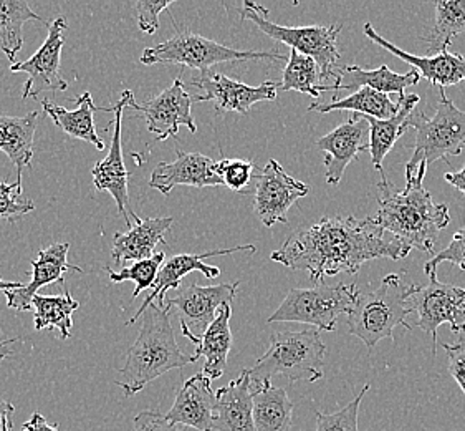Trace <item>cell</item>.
I'll return each instance as SVG.
<instances>
[{"instance_id":"7402d4cb","label":"cell","mask_w":465,"mask_h":431,"mask_svg":"<svg viewBox=\"0 0 465 431\" xmlns=\"http://www.w3.org/2000/svg\"><path fill=\"white\" fill-rule=\"evenodd\" d=\"M213 380L201 372L191 376L177 392L174 405L166 413L173 425H184L199 431H213L214 418L215 392Z\"/></svg>"},{"instance_id":"f35d334b","label":"cell","mask_w":465,"mask_h":431,"mask_svg":"<svg viewBox=\"0 0 465 431\" xmlns=\"http://www.w3.org/2000/svg\"><path fill=\"white\" fill-rule=\"evenodd\" d=\"M34 209V201L24 196L22 181H15L14 185L0 181V221L14 223L22 216L32 213Z\"/></svg>"},{"instance_id":"ab89813d","label":"cell","mask_w":465,"mask_h":431,"mask_svg":"<svg viewBox=\"0 0 465 431\" xmlns=\"http://www.w3.org/2000/svg\"><path fill=\"white\" fill-rule=\"evenodd\" d=\"M450 263L465 271V227L459 229L450 244L447 246L442 253L436 254L424 264L426 276L438 274V267L440 264Z\"/></svg>"},{"instance_id":"3957f363","label":"cell","mask_w":465,"mask_h":431,"mask_svg":"<svg viewBox=\"0 0 465 431\" xmlns=\"http://www.w3.org/2000/svg\"><path fill=\"white\" fill-rule=\"evenodd\" d=\"M171 310L151 304L144 310L140 336L126 356L120 385L124 396L140 394L146 385L164 376L173 368H184L194 364V356H186L177 346L176 336L169 319Z\"/></svg>"},{"instance_id":"bcb514c9","label":"cell","mask_w":465,"mask_h":431,"mask_svg":"<svg viewBox=\"0 0 465 431\" xmlns=\"http://www.w3.org/2000/svg\"><path fill=\"white\" fill-rule=\"evenodd\" d=\"M444 179H446L450 186H454L457 191H460L462 195H465V165L462 168L454 171V173H447Z\"/></svg>"},{"instance_id":"30bf717a","label":"cell","mask_w":465,"mask_h":431,"mask_svg":"<svg viewBox=\"0 0 465 431\" xmlns=\"http://www.w3.org/2000/svg\"><path fill=\"white\" fill-rule=\"evenodd\" d=\"M414 314H418V327L432 337V356L438 352V328L450 326V332H465V287L438 281V274L429 276L426 287L418 286L410 297Z\"/></svg>"},{"instance_id":"e575fe53","label":"cell","mask_w":465,"mask_h":431,"mask_svg":"<svg viewBox=\"0 0 465 431\" xmlns=\"http://www.w3.org/2000/svg\"><path fill=\"white\" fill-rule=\"evenodd\" d=\"M322 72L313 58L298 54L297 50L290 52L289 62L283 70L280 82V90L283 92H300L318 98L323 92H330V85H320Z\"/></svg>"},{"instance_id":"ffe728a7","label":"cell","mask_w":465,"mask_h":431,"mask_svg":"<svg viewBox=\"0 0 465 431\" xmlns=\"http://www.w3.org/2000/svg\"><path fill=\"white\" fill-rule=\"evenodd\" d=\"M68 251L70 244L54 243L38 253L37 261H32V279L27 286L15 291H5L4 296L7 299L9 309L27 312L32 310V300L37 296V292L48 284L60 282L64 284V276L68 271L80 272L78 266L68 263Z\"/></svg>"},{"instance_id":"7c38bea8","label":"cell","mask_w":465,"mask_h":431,"mask_svg":"<svg viewBox=\"0 0 465 431\" xmlns=\"http://www.w3.org/2000/svg\"><path fill=\"white\" fill-rule=\"evenodd\" d=\"M66 27L68 22L64 17L48 22V35L44 45L25 62H15L10 66L14 74H27L28 80L22 88L24 100H37L44 92H65L68 88V82L60 68Z\"/></svg>"},{"instance_id":"f6af8a7d","label":"cell","mask_w":465,"mask_h":431,"mask_svg":"<svg viewBox=\"0 0 465 431\" xmlns=\"http://www.w3.org/2000/svg\"><path fill=\"white\" fill-rule=\"evenodd\" d=\"M14 412L15 406L0 396V431H5V426L14 420Z\"/></svg>"},{"instance_id":"5b68a950","label":"cell","mask_w":465,"mask_h":431,"mask_svg":"<svg viewBox=\"0 0 465 431\" xmlns=\"http://www.w3.org/2000/svg\"><path fill=\"white\" fill-rule=\"evenodd\" d=\"M325 354L318 328L272 334L269 350L249 368L251 385L267 384L277 376H287L292 384H315L325 376Z\"/></svg>"},{"instance_id":"603a6c76","label":"cell","mask_w":465,"mask_h":431,"mask_svg":"<svg viewBox=\"0 0 465 431\" xmlns=\"http://www.w3.org/2000/svg\"><path fill=\"white\" fill-rule=\"evenodd\" d=\"M215 431H257L253 423V402H252L251 376L243 370L239 378L232 380L215 392Z\"/></svg>"},{"instance_id":"e0dca14e","label":"cell","mask_w":465,"mask_h":431,"mask_svg":"<svg viewBox=\"0 0 465 431\" xmlns=\"http://www.w3.org/2000/svg\"><path fill=\"white\" fill-rule=\"evenodd\" d=\"M232 253H257V247L253 244H247V246H237V247H231V249H215V251H207V253L201 254H176V256L169 257L159 271L158 279H156V284L153 287V292L144 299L138 312L128 320V326L140 319L141 316L144 314V310L148 309L151 304H154V300L158 302L161 309H164L166 307V294L169 291H179L181 281L186 277L187 274L197 271L204 274L205 279L219 277L221 269L215 267V266H207V264H204V259Z\"/></svg>"},{"instance_id":"ba28073f","label":"cell","mask_w":465,"mask_h":431,"mask_svg":"<svg viewBox=\"0 0 465 431\" xmlns=\"http://www.w3.org/2000/svg\"><path fill=\"white\" fill-rule=\"evenodd\" d=\"M269 10L253 2H243L242 20H251L259 30L270 38L279 40L297 50L302 55L310 56L317 62L322 72V80L335 78L340 80V50L338 37L341 25H307V27H285L270 22L267 17Z\"/></svg>"},{"instance_id":"836d02e7","label":"cell","mask_w":465,"mask_h":431,"mask_svg":"<svg viewBox=\"0 0 465 431\" xmlns=\"http://www.w3.org/2000/svg\"><path fill=\"white\" fill-rule=\"evenodd\" d=\"M464 32L465 0L436 2V24L426 37L429 56H436L449 50L454 37Z\"/></svg>"},{"instance_id":"c3c4849f","label":"cell","mask_w":465,"mask_h":431,"mask_svg":"<svg viewBox=\"0 0 465 431\" xmlns=\"http://www.w3.org/2000/svg\"><path fill=\"white\" fill-rule=\"evenodd\" d=\"M24 287V284H20V282H7L2 281V277H0V291H15V289H22Z\"/></svg>"},{"instance_id":"f546056e","label":"cell","mask_w":465,"mask_h":431,"mask_svg":"<svg viewBox=\"0 0 465 431\" xmlns=\"http://www.w3.org/2000/svg\"><path fill=\"white\" fill-rule=\"evenodd\" d=\"M74 102H76V108L74 112L65 110L64 106L52 104L50 100H44L42 108L54 120L56 126L62 132H65L68 136L86 141V143L94 145L96 150H104V141L98 136L96 126H94V104L92 95L84 92Z\"/></svg>"},{"instance_id":"9a60e30c","label":"cell","mask_w":465,"mask_h":431,"mask_svg":"<svg viewBox=\"0 0 465 431\" xmlns=\"http://www.w3.org/2000/svg\"><path fill=\"white\" fill-rule=\"evenodd\" d=\"M191 85L201 90V94L194 96V102H214L217 113L233 112L241 115H247L253 105L273 102L280 90V84L275 82L251 86L211 70L196 76Z\"/></svg>"},{"instance_id":"8992f818","label":"cell","mask_w":465,"mask_h":431,"mask_svg":"<svg viewBox=\"0 0 465 431\" xmlns=\"http://www.w3.org/2000/svg\"><path fill=\"white\" fill-rule=\"evenodd\" d=\"M408 128L416 132V143L410 161L406 165V175L420 166H430L438 160H449L459 156L465 148V112L446 95L439 90L438 110L428 118L426 113H411Z\"/></svg>"},{"instance_id":"4dcf8cb0","label":"cell","mask_w":465,"mask_h":431,"mask_svg":"<svg viewBox=\"0 0 465 431\" xmlns=\"http://www.w3.org/2000/svg\"><path fill=\"white\" fill-rule=\"evenodd\" d=\"M401 108V100L392 102L390 95L376 92L370 86H363L360 90H356L354 94L335 100L331 104L320 105L313 104L308 106L310 112L330 113V112H353L376 118V120H391L392 116H396Z\"/></svg>"},{"instance_id":"ee69618b","label":"cell","mask_w":465,"mask_h":431,"mask_svg":"<svg viewBox=\"0 0 465 431\" xmlns=\"http://www.w3.org/2000/svg\"><path fill=\"white\" fill-rule=\"evenodd\" d=\"M20 431H58V428H56L55 423L54 425L48 423L44 415L35 412L30 416V420L22 425Z\"/></svg>"},{"instance_id":"681fc988","label":"cell","mask_w":465,"mask_h":431,"mask_svg":"<svg viewBox=\"0 0 465 431\" xmlns=\"http://www.w3.org/2000/svg\"><path fill=\"white\" fill-rule=\"evenodd\" d=\"M12 426H14V420H12V422H9V425L5 426V431H12Z\"/></svg>"},{"instance_id":"b9f144b4","label":"cell","mask_w":465,"mask_h":431,"mask_svg":"<svg viewBox=\"0 0 465 431\" xmlns=\"http://www.w3.org/2000/svg\"><path fill=\"white\" fill-rule=\"evenodd\" d=\"M449 358V374L456 380L465 395V342L459 344H444Z\"/></svg>"},{"instance_id":"277c9868","label":"cell","mask_w":465,"mask_h":431,"mask_svg":"<svg viewBox=\"0 0 465 431\" xmlns=\"http://www.w3.org/2000/svg\"><path fill=\"white\" fill-rule=\"evenodd\" d=\"M416 287V284H404L400 274H390L376 291L358 292L348 316L350 334L372 348L382 338L392 340V330L400 326L411 330L406 319L414 314L410 297Z\"/></svg>"},{"instance_id":"d6a6232c","label":"cell","mask_w":465,"mask_h":431,"mask_svg":"<svg viewBox=\"0 0 465 431\" xmlns=\"http://www.w3.org/2000/svg\"><path fill=\"white\" fill-rule=\"evenodd\" d=\"M44 19L30 9L24 0H0V48L5 56L15 64V56L24 45V24Z\"/></svg>"},{"instance_id":"7a4b0ae2","label":"cell","mask_w":465,"mask_h":431,"mask_svg":"<svg viewBox=\"0 0 465 431\" xmlns=\"http://www.w3.org/2000/svg\"><path fill=\"white\" fill-rule=\"evenodd\" d=\"M378 189L376 223L411 249L434 253L439 233L450 223L449 207L434 203L424 181H406V188L398 189L388 179H381Z\"/></svg>"},{"instance_id":"9c48e42d","label":"cell","mask_w":465,"mask_h":431,"mask_svg":"<svg viewBox=\"0 0 465 431\" xmlns=\"http://www.w3.org/2000/svg\"><path fill=\"white\" fill-rule=\"evenodd\" d=\"M354 284H318L312 289H292L287 297L269 317L273 322H300L318 330L333 332L338 317L353 309L358 296Z\"/></svg>"},{"instance_id":"cb8c5ba5","label":"cell","mask_w":465,"mask_h":431,"mask_svg":"<svg viewBox=\"0 0 465 431\" xmlns=\"http://www.w3.org/2000/svg\"><path fill=\"white\" fill-rule=\"evenodd\" d=\"M174 225L173 217H148L133 226L128 233H116L112 256L114 263H140L154 256L159 243H166L164 236Z\"/></svg>"},{"instance_id":"1f68e13d","label":"cell","mask_w":465,"mask_h":431,"mask_svg":"<svg viewBox=\"0 0 465 431\" xmlns=\"http://www.w3.org/2000/svg\"><path fill=\"white\" fill-rule=\"evenodd\" d=\"M80 307V302L72 297L68 289L60 296H40L37 294L32 300L34 310V326L35 330L56 328L60 338L66 340L72 336L74 327V312Z\"/></svg>"},{"instance_id":"8d00e7d4","label":"cell","mask_w":465,"mask_h":431,"mask_svg":"<svg viewBox=\"0 0 465 431\" xmlns=\"http://www.w3.org/2000/svg\"><path fill=\"white\" fill-rule=\"evenodd\" d=\"M217 175L223 179L225 188L232 189L237 193H255L252 189V183H257V166L251 160H239V158H223L217 161Z\"/></svg>"},{"instance_id":"74e56055","label":"cell","mask_w":465,"mask_h":431,"mask_svg":"<svg viewBox=\"0 0 465 431\" xmlns=\"http://www.w3.org/2000/svg\"><path fill=\"white\" fill-rule=\"evenodd\" d=\"M368 392H370V385H364L363 390L353 402H350L341 410L335 413L317 412V430L315 431H360L358 430V413H360V405L363 402L364 395Z\"/></svg>"},{"instance_id":"60d3db41","label":"cell","mask_w":465,"mask_h":431,"mask_svg":"<svg viewBox=\"0 0 465 431\" xmlns=\"http://www.w3.org/2000/svg\"><path fill=\"white\" fill-rule=\"evenodd\" d=\"M171 0H141L134 4V9H136V19H138V25L141 30L148 35L156 34L159 28V14L163 10L169 9L171 7Z\"/></svg>"},{"instance_id":"4fadbf2b","label":"cell","mask_w":465,"mask_h":431,"mask_svg":"<svg viewBox=\"0 0 465 431\" xmlns=\"http://www.w3.org/2000/svg\"><path fill=\"white\" fill-rule=\"evenodd\" d=\"M131 96L133 92L124 90L122 95V100L114 105L113 108H100L102 112L114 113V122H113V136L110 151L106 155V158L98 161L92 169L94 175V189L100 191H108L112 195L116 207H118V215L122 216L124 225L131 226L130 217L134 219V223H141V217L134 215L133 206L130 205V193H128V179L130 173L124 166L123 161L122 148V126H123V112L126 106H130Z\"/></svg>"},{"instance_id":"d4e9b609","label":"cell","mask_w":465,"mask_h":431,"mask_svg":"<svg viewBox=\"0 0 465 431\" xmlns=\"http://www.w3.org/2000/svg\"><path fill=\"white\" fill-rule=\"evenodd\" d=\"M420 82L418 70H410L408 74H396L390 70V66H378L376 70H364L360 65L341 66L338 84L330 85V92L340 90H354L370 86L381 94L404 95V90L412 85Z\"/></svg>"},{"instance_id":"2e32d148","label":"cell","mask_w":465,"mask_h":431,"mask_svg":"<svg viewBox=\"0 0 465 431\" xmlns=\"http://www.w3.org/2000/svg\"><path fill=\"white\" fill-rule=\"evenodd\" d=\"M130 108L140 112L146 118L149 133H153L159 141L177 136L181 126H186L191 133L197 132V125L191 112L193 98L187 94L181 76H177L174 84L164 92L144 104H138L133 95Z\"/></svg>"},{"instance_id":"7dc6e473","label":"cell","mask_w":465,"mask_h":431,"mask_svg":"<svg viewBox=\"0 0 465 431\" xmlns=\"http://www.w3.org/2000/svg\"><path fill=\"white\" fill-rule=\"evenodd\" d=\"M17 340H19V338H9V340L0 342V362H2L5 356H12V348H10V346L15 344Z\"/></svg>"},{"instance_id":"44dd1931","label":"cell","mask_w":465,"mask_h":431,"mask_svg":"<svg viewBox=\"0 0 465 431\" xmlns=\"http://www.w3.org/2000/svg\"><path fill=\"white\" fill-rule=\"evenodd\" d=\"M364 34L366 37L372 40L376 45L388 50L390 54L401 58L402 62L410 64L414 70H418L419 75L429 84L440 88H446L450 85L465 82V55L452 54V52H442L436 56H418L408 54L400 47H396L390 40L381 37L371 24H364Z\"/></svg>"},{"instance_id":"8fae6325","label":"cell","mask_w":465,"mask_h":431,"mask_svg":"<svg viewBox=\"0 0 465 431\" xmlns=\"http://www.w3.org/2000/svg\"><path fill=\"white\" fill-rule=\"evenodd\" d=\"M239 286V281L205 287L191 284L184 289H179L176 297L166 299V309L176 310L183 336L197 346L205 330L214 322L219 309L223 306H232Z\"/></svg>"},{"instance_id":"f1b7e54d","label":"cell","mask_w":465,"mask_h":431,"mask_svg":"<svg viewBox=\"0 0 465 431\" xmlns=\"http://www.w3.org/2000/svg\"><path fill=\"white\" fill-rule=\"evenodd\" d=\"M37 125L38 112L25 116L0 115V151L17 166V181H22V171L32 163Z\"/></svg>"},{"instance_id":"6da1fadb","label":"cell","mask_w":465,"mask_h":431,"mask_svg":"<svg viewBox=\"0 0 465 431\" xmlns=\"http://www.w3.org/2000/svg\"><path fill=\"white\" fill-rule=\"evenodd\" d=\"M410 246L390 235L374 217L323 216L318 223L290 236L277 251L273 263L293 271H307L315 286L341 272L356 274L374 259L401 261L410 256Z\"/></svg>"},{"instance_id":"d6986e66","label":"cell","mask_w":465,"mask_h":431,"mask_svg":"<svg viewBox=\"0 0 465 431\" xmlns=\"http://www.w3.org/2000/svg\"><path fill=\"white\" fill-rule=\"evenodd\" d=\"M177 158L173 163L161 161L151 173L149 188L158 189L161 195L168 196L176 186H223V179L217 175V161L201 155L176 150Z\"/></svg>"},{"instance_id":"484cf974","label":"cell","mask_w":465,"mask_h":431,"mask_svg":"<svg viewBox=\"0 0 465 431\" xmlns=\"http://www.w3.org/2000/svg\"><path fill=\"white\" fill-rule=\"evenodd\" d=\"M232 306H223L217 312L214 322L205 330L201 342L196 346L194 360L204 358L203 374L211 380H217L223 376L227 368V358L232 347V332H231Z\"/></svg>"},{"instance_id":"4316f807","label":"cell","mask_w":465,"mask_h":431,"mask_svg":"<svg viewBox=\"0 0 465 431\" xmlns=\"http://www.w3.org/2000/svg\"><path fill=\"white\" fill-rule=\"evenodd\" d=\"M401 108L396 116H392L391 120H376L366 116V120L370 123V153H371L372 166L384 176V169H382V161L388 156V153L394 148L396 141L406 133L408 128V118L411 113L416 110L418 106L419 95L404 94L401 95Z\"/></svg>"},{"instance_id":"5bb4252c","label":"cell","mask_w":465,"mask_h":431,"mask_svg":"<svg viewBox=\"0 0 465 431\" xmlns=\"http://www.w3.org/2000/svg\"><path fill=\"white\" fill-rule=\"evenodd\" d=\"M310 195V186L303 181L290 176L285 169L280 166L277 160H269L265 168L259 171L255 193H253V213L261 219L265 227L289 223L290 207L298 199Z\"/></svg>"},{"instance_id":"52a82bcc","label":"cell","mask_w":465,"mask_h":431,"mask_svg":"<svg viewBox=\"0 0 465 431\" xmlns=\"http://www.w3.org/2000/svg\"><path fill=\"white\" fill-rule=\"evenodd\" d=\"M247 60L283 62L285 56L273 52L225 47L215 40L197 35L189 30H183L156 47L144 48L140 58L143 65H183L201 70V74L209 72V68L217 64L247 62Z\"/></svg>"},{"instance_id":"83f0119b","label":"cell","mask_w":465,"mask_h":431,"mask_svg":"<svg viewBox=\"0 0 465 431\" xmlns=\"http://www.w3.org/2000/svg\"><path fill=\"white\" fill-rule=\"evenodd\" d=\"M253 402V423L257 431H290L293 418V404L285 388L272 382L251 385Z\"/></svg>"},{"instance_id":"d590c367","label":"cell","mask_w":465,"mask_h":431,"mask_svg":"<svg viewBox=\"0 0 465 431\" xmlns=\"http://www.w3.org/2000/svg\"><path fill=\"white\" fill-rule=\"evenodd\" d=\"M166 263V254L156 253L153 257L140 261V263H133V266L123 267L120 272H113L110 267H106L108 277L113 284H122V282L131 281L136 284L134 291H133V299H136L141 292L146 289H153L156 279H158L161 267Z\"/></svg>"},{"instance_id":"7bdbcfd3","label":"cell","mask_w":465,"mask_h":431,"mask_svg":"<svg viewBox=\"0 0 465 431\" xmlns=\"http://www.w3.org/2000/svg\"><path fill=\"white\" fill-rule=\"evenodd\" d=\"M133 431H181L176 425L168 422L166 415L153 410L138 413L133 420Z\"/></svg>"},{"instance_id":"ac0fdd59","label":"cell","mask_w":465,"mask_h":431,"mask_svg":"<svg viewBox=\"0 0 465 431\" xmlns=\"http://www.w3.org/2000/svg\"><path fill=\"white\" fill-rule=\"evenodd\" d=\"M317 146L326 153L323 160L326 183L338 186L344 171L360 153L370 151V123L364 115L353 113L348 122L317 140Z\"/></svg>"}]
</instances>
